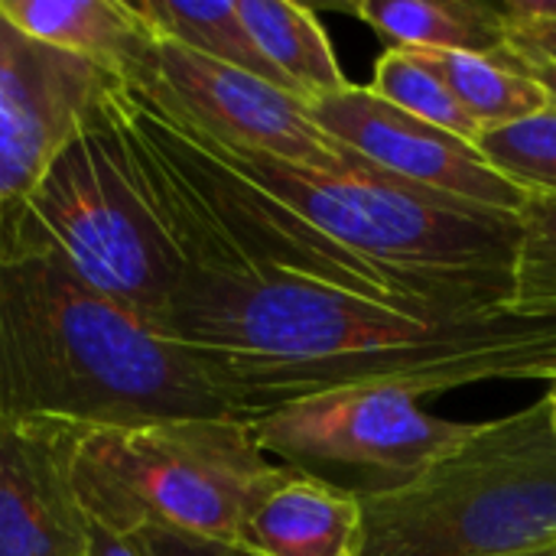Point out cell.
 I'll list each match as a JSON object with an SVG mask.
<instances>
[{"label":"cell","instance_id":"20","mask_svg":"<svg viewBox=\"0 0 556 556\" xmlns=\"http://www.w3.org/2000/svg\"><path fill=\"white\" fill-rule=\"evenodd\" d=\"M476 147L525 192L556 195V104L528 121L482 134Z\"/></svg>","mask_w":556,"mask_h":556},{"label":"cell","instance_id":"17","mask_svg":"<svg viewBox=\"0 0 556 556\" xmlns=\"http://www.w3.org/2000/svg\"><path fill=\"white\" fill-rule=\"evenodd\" d=\"M130 7L153 29L156 39L176 42L189 52L241 68L254 78H264L290 91L287 81L274 72V65L261 55L251 33L244 29L238 0H140Z\"/></svg>","mask_w":556,"mask_h":556},{"label":"cell","instance_id":"18","mask_svg":"<svg viewBox=\"0 0 556 556\" xmlns=\"http://www.w3.org/2000/svg\"><path fill=\"white\" fill-rule=\"evenodd\" d=\"M368 88L378 98L397 104L401 111H407L446 134H456L469 143H479V137H482L479 124L466 114V108L456 101V94L446 88V81L437 75V68L430 62H424L417 52L388 49L378 59L375 78Z\"/></svg>","mask_w":556,"mask_h":556},{"label":"cell","instance_id":"27","mask_svg":"<svg viewBox=\"0 0 556 556\" xmlns=\"http://www.w3.org/2000/svg\"><path fill=\"white\" fill-rule=\"evenodd\" d=\"M544 556H556V551H554V554H544Z\"/></svg>","mask_w":556,"mask_h":556},{"label":"cell","instance_id":"6","mask_svg":"<svg viewBox=\"0 0 556 556\" xmlns=\"http://www.w3.org/2000/svg\"><path fill=\"white\" fill-rule=\"evenodd\" d=\"M222 150L300 218L371 264L401 274H511L518 215L476 208L384 176H332L261 153Z\"/></svg>","mask_w":556,"mask_h":556},{"label":"cell","instance_id":"12","mask_svg":"<svg viewBox=\"0 0 556 556\" xmlns=\"http://www.w3.org/2000/svg\"><path fill=\"white\" fill-rule=\"evenodd\" d=\"M362 502L300 469L280 466L251 495L238 547L257 556H358Z\"/></svg>","mask_w":556,"mask_h":556},{"label":"cell","instance_id":"2","mask_svg":"<svg viewBox=\"0 0 556 556\" xmlns=\"http://www.w3.org/2000/svg\"><path fill=\"white\" fill-rule=\"evenodd\" d=\"M0 417L124 427L238 414L176 339L0 238Z\"/></svg>","mask_w":556,"mask_h":556},{"label":"cell","instance_id":"24","mask_svg":"<svg viewBox=\"0 0 556 556\" xmlns=\"http://www.w3.org/2000/svg\"><path fill=\"white\" fill-rule=\"evenodd\" d=\"M85 556H147L140 551V544L134 538H124V534H114L108 528H98L91 525V534H88V551Z\"/></svg>","mask_w":556,"mask_h":556},{"label":"cell","instance_id":"8","mask_svg":"<svg viewBox=\"0 0 556 556\" xmlns=\"http://www.w3.org/2000/svg\"><path fill=\"white\" fill-rule=\"evenodd\" d=\"M127 91L143 94L173 121L238 153H261L332 176L394 179L319 130L306 101L166 39L156 42L147 78Z\"/></svg>","mask_w":556,"mask_h":556},{"label":"cell","instance_id":"13","mask_svg":"<svg viewBox=\"0 0 556 556\" xmlns=\"http://www.w3.org/2000/svg\"><path fill=\"white\" fill-rule=\"evenodd\" d=\"M0 13L29 39L98 65L124 88L147 78L160 42L127 0H0Z\"/></svg>","mask_w":556,"mask_h":556},{"label":"cell","instance_id":"11","mask_svg":"<svg viewBox=\"0 0 556 556\" xmlns=\"http://www.w3.org/2000/svg\"><path fill=\"white\" fill-rule=\"evenodd\" d=\"M78 427L0 417V556H85L91 518L72 485Z\"/></svg>","mask_w":556,"mask_h":556},{"label":"cell","instance_id":"21","mask_svg":"<svg viewBox=\"0 0 556 556\" xmlns=\"http://www.w3.org/2000/svg\"><path fill=\"white\" fill-rule=\"evenodd\" d=\"M130 538L140 544V551L147 556H257L238 544L208 541V538H195L182 531H163V528H147Z\"/></svg>","mask_w":556,"mask_h":556},{"label":"cell","instance_id":"14","mask_svg":"<svg viewBox=\"0 0 556 556\" xmlns=\"http://www.w3.org/2000/svg\"><path fill=\"white\" fill-rule=\"evenodd\" d=\"M388 49L505 55L511 29L495 3L479 0H362L352 7Z\"/></svg>","mask_w":556,"mask_h":556},{"label":"cell","instance_id":"3","mask_svg":"<svg viewBox=\"0 0 556 556\" xmlns=\"http://www.w3.org/2000/svg\"><path fill=\"white\" fill-rule=\"evenodd\" d=\"M117 91L55 153L0 225V238L156 326L189 267Z\"/></svg>","mask_w":556,"mask_h":556},{"label":"cell","instance_id":"26","mask_svg":"<svg viewBox=\"0 0 556 556\" xmlns=\"http://www.w3.org/2000/svg\"><path fill=\"white\" fill-rule=\"evenodd\" d=\"M544 397H547V407H551V427H554V437H556V384H554V391H547Z\"/></svg>","mask_w":556,"mask_h":556},{"label":"cell","instance_id":"1","mask_svg":"<svg viewBox=\"0 0 556 556\" xmlns=\"http://www.w3.org/2000/svg\"><path fill=\"white\" fill-rule=\"evenodd\" d=\"M156 329L244 420L329 391L401 388L424 401L485 381L556 384V316L417 313L287 274L186 270Z\"/></svg>","mask_w":556,"mask_h":556},{"label":"cell","instance_id":"4","mask_svg":"<svg viewBox=\"0 0 556 556\" xmlns=\"http://www.w3.org/2000/svg\"><path fill=\"white\" fill-rule=\"evenodd\" d=\"M358 556H544L556 551L547 397L472 433L401 492L362 502Z\"/></svg>","mask_w":556,"mask_h":556},{"label":"cell","instance_id":"9","mask_svg":"<svg viewBox=\"0 0 556 556\" xmlns=\"http://www.w3.org/2000/svg\"><path fill=\"white\" fill-rule=\"evenodd\" d=\"M114 88L124 85L0 13V225Z\"/></svg>","mask_w":556,"mask_h":556},{"label":"cell","instance_id":"25","mask_svg":"<svg viewBox=\"0 0 556 556\" xmlns=\"http://www.w3.org/2000/svg\"><path fill=\"white\" fill-rule=\"evenodd\" d=\"M515 52V59H518V65L528 72V75H534L544 88H547V94H551V101L556 104V65L554 62H547V59H538V55H528V52H518V49H511Z\"/></svg>","mask_w":556,"mask_h":556},{"label":"cell","instance_id":"19","mask_svg":"<svg viewBox=\"0 0 556 556\" xmlns=\"http://www.w3.org/2000/svg\"><path fill=\"white\" fill-rule=\"evenodd\" d=\"M518 248L511 264V300L518 313L556 316V195L528 192L518 212Z\"/></svg>","mask_w":556,"mask_h":556},{"label":"cell","instance_id":"16","mask_svg":"<svg viewBox=\"0 0 556 556\" xmlns=\"http://www.w3.org/2000/svg\"><path fill=\"white\" fill-rule=\"evenodd\" d=\"M437 68L466 114L479 124L482 134L528 121L547 111L554 101L547 88L528 75L515 52L505 55H469V52H417Z\"/></svg>","mask_w":556,"mask_h":556},{"label":"cell","instance_id":"22","mask_svg":"<svg viewBox=\"0 0 556 556\" xmlns=\"http://www.w3.org/2000/svg\"><path fill=\"white\" fill-rule=\"evenodd\" d=\"M511 29V49L547 59L556 65V23H538V26H508Z\"/></svg>","mask_w":556,"mask_h":556},{"label":"cell","instance_id":"7","mask_svg":"<svg viewBox=\"0 0 556 556\" xmlns=\"http://www.w3.org/2000/svg\"><path fill=\"white\" fill-rule=\"evenodd\" d=\"M251 427L274 463L365 502L417 482L476 424L433 417L401 388H358L290 401Z\"/></svg>","mask_w":556,"mask_h":556},{"label":"cell","instance_id":"10","mask_svg":"<svg viewBox=\"0 0 556 556\" xmlns=\"http://www.w3.org/2000/svg\"><path fill=\"white\" fill-rule=\"evenodd\" d=\"M306 108L336 143L410 189L505 215H518L528 202V192L505 179L476 143L401 111L371 88L345 85Z\"/></svg>","mask_w":556,"mask_h":556},{"label":"cell","instance_id":"5","mask_svg":"<svg viewBox=\"0 0 556 556\" xmlns=\"http://www.w3.org/2000/svg\"><path fill=\"white\" fill-rule=\"evenodd\" d=\"M274 469L244 417L78 427L72 440L85 515L124 538L163 528L238 544L241 515Z\"/></svg>","mask_w":556,"mask_h":556},{"label":"cell","instance_id":"15","mask_svg":"<svg viewBox=\"0 0 556 556\" xmlns=\"http://www.w3.org/2000/svg\"><path fill=\"white\" fill-rule=\"evenodd\" d=\"M238 13L261 55L300 101L313 104L352 85L309 7L287 0H238Z\"/></svg>","mask_w":556,"mask_h":556},{"label":"cell","instance_id":"23","mask_svg":"<svg viewBox=\"0 0 556 556\" xmlns=\"http://www.w3.org/2000/svg\"><path fill=\"white\" fill-rule=\"evenodd\" d=\"M508 26H538V23H556V0H508L495 3Z\"/></svg>","mask_w":556,"mask_h":556}]
</instances>
